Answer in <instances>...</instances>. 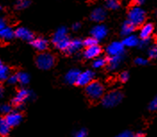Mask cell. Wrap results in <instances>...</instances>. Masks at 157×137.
Listing matches in <instances>:
<instances>
[{
  "instance_id": "23",
  "label": "cell",
  "mask_w": 157,
  "mask_h": 137,
  "mask_svg": "<svg viewBox=\"0 0 157 137\" xmlns=\"http://www.w3.org/2000/svg\"><path fill=\"white\" fill-rule=\"evenodd\" d=\"M10 75V69L8 66L1 65L0 66V82H4V81H7V79Z\"/></svg>"
},
{
  "instance_id": "28",
  "label": "cell",
  "mask_w": 157,
  "mask_h": 137,
  "mask_svg": "<svg viewBox=\"0 0 157 137\" xmlns=\"http://www.w3.org/2000/svg\"><path fill=\"white\" fill-rule=\"evenodd\" d=\"M29 6V0H18L16 2V8L19 10L27 8Z\"/></svg>"
},
{
  "instance_id": "37",
  "label": "cell",
  "mask_w": 157,
  "mask_h": 137,
  "mask_svg": "<svg viewBox=\"0 0 157 137\" xmlns=\"http://www.w3.org/2000/svg\"><path fill=\"white\" fill-rule=\"evenodd\" d=\"M148 43H149V39H141L139 41V47L145 48V47H147V45H148Z\"/></svg>"
},
{
  "instance_id": "9",
  "label": "cell",
  "mask_w": 157,
  "mask_h": 137,
  "mask_svg": "<svg viewBox=\"0 0 157 137\" xmlns=\"http://www.w3.org/2000/svg\"><path fill=\"white\" fill-rule=\"evenodd\" d=\"M6 121L9 125L11 127L18 126L22 120V115L20 113L19 111H12L8 115L6 116Z\"/></svg>"
},
{
  "instance_id": "26",
  "label": "cell",
  "mask_w": 157,
  "mask_h": 137,
  "mask_svg": "<svg viewBox=\"0 0 157 137\" xmlns=\"http://www.w3.org/2000/svg\"><path fill=\"white\" fill-rule=\"evenodd\" d=\"M105 6L108 9L116 10L120 7V1L119 0H106Z\"/></svg>"
},
{
  "instance_id": "3",
  "label": "cell",
  "mask_w": 157,
  "mask_h": 137,
  "mask_svg": "<svg viewBox=\"0 0 157 137\" xmlns=\"http://www.w3.org/2000/svg\"><path fill=\"white\" fill-rule=\"evenodd\" d=\"M86 94L91 100H98L102 99L105 95V88L101 83L98 81H93L91 83H89L88 86H86Z\"/></svg>"
},
{
  "instance_id": "24",
  "label": "cell",
  "mask_w": 157,
  "mask_h": 137,
  "mask_svg": "<svg viewBox=\"0 0 157 137\" xmlns=\"http://www.w3.org/2000/svg\"><path fill=\"white\" fill-rule=\"evenodd\" d=\"M18 75V81L21 85H26L29 82V75L27 73L24 72H20L17 74Z\"/></svg>"
},
{
  "instance_id": "6",
  "label": "cell",
  "mask_w": 157,
  "mask_h": 137,
  "mask_svg": "<svg viewBox=\"0 0 157 137\" xmlns=\"http://www.w3.org/2000/svg\"><path fill=\"white\" fill-rule=\"evenodd\" d=\"M30 97H31L30 91L24 88L20 89L17 91V93L15 94L13 99V103L16 107H21L24 104V102L29 99Z\"/></svg>"
},
{
  "instance_id": "34",
  "label": "cell",
  "mask_w": 157,
  "mask_h": 137,
  "mask_svg": "<svg viewBox=\"0 0 157 137\" xmlns=\"http://www.w3.org/2000/svg\"><path fill=\"white\" fill-rule=\"evenodd\" d=\"M149 109L150 110H157V97L155 98L149 104Z\"/></svg>"
},
{
  "instance_id": "5",
  "label": "cell",
  "mask_w": 157,
  "mask_h": 137,
  "mask_svg": "<svg viewBox=\"0 0 157 137\" xmlns=\"http://www.w3.org/2000/svg\"><path fill=\"white\" fill-rule=\"evenodd\" d=\"M56 63L55 57L48 52H42L38 55L36 58V64L39 69L42 70H48L54 66Z\"/></svg>"
},
{
  "instance_id": "40",
  "label": "cell",
  "mask_w": 157,
  "mask_h": 137,
  "mask_svg": "<svg viewBox=\"0 0 157 137\" xmlns=\"http://www.w3.org/2000/svg\"><path fill=\"white\" fill-rule=\"evenodd\" d=\"M133 1H134V2L137 4V6H138V5H141V4H143V3H144L146 0H133Z\"/></svg>"
},
{
  "instance_id": "22",
  "label": "cell",
  "mask_w": 157,
  "mask_h": 137,
  "mask_svg": "<svg viewBox=\"0 0 157 137\" xmlns=\"http://www.w3.org/2000/svg\"><path fill=\"white\" fill-rule=\"evenodd\" d=\"M11 127L7 124L5 118H0V135L1 136H7L10 133Z\"/></svg>"
},
{
  "instance_id": "31",
  "label": "cell",
  "mask_w": 157,
  "mask_h": 137,
  "mask_svg": "<svg viewBox=\"0 0 157 137\" xmlns=\"http://www.w3.org/2000/svg\"><path fill=\"white\" fill-rule=\"evenodd\" d=\"M7 82H8L9 84H16L17 83H19L17 74L16 75H11L8 77V79H7Z\"/></svg>"
},
{
  "instance_id": "33",
  "label": "cell",
  "mask_w": 157,
  "mask_h": 137,
  "mask_svg": "<svg viewBox=\"0 0 157 137\" xmlns=\"http://www.w3.org/2000/svg\"><path fill=\"white\" fill-rule=\"evenodd\" d=\"M129 78V75L128 72H122L121 75H120V80L122 82V83H126L128 80Z\"/></svg>"
},
{
  "instance_id": "42",
  "label": "cell",
  "mask_w": 157,
  "mask_h": 137,
  "mask_svg": "<svg viewBox=\"0 0 157 137\" xmlns=\"http://www.w3.org/2000/svg\"><path fill=\"white\" fill-rule=\"evenodd\" d=\"M3 94H4V90H3V87L0 85V99L2 98Z\"/></svg>"
},
{
  "instance_id": "2",
  "label": "cell",
  "mask_w": 157,
  "mask_h": 137,
  "mask_svg": "<svg viewBox=\"0 0 157 137\" xmlns=\"http://www.w3.org/2000/svg\"><path fill=\"white\" fill-rule=\"evenodd\" d=\"M146 20V12L139 6H131L128 13V21L130 22L135 27L140 26Z\"/></svg>"
},
{
  "instance_id": "13",
  "label": "cell",
  "mask_w": 157,
  "mask_h": 137,
  "mask_svg": "<svg viewBox=\"0 0 157 137\" xmlns=\"http://www.w3.org/2000/svg\"><path fill=\"white\" fill-rule=\"evenodd\" d=\"M102 52V49L99 45H95L92 47H88L84 51V57L87 59H96L99 57Z\"/></svg>"
},
{
  "instance_id": "35",
  "label": "cell",
  "mask_w": 157,
  "mask_h": 137,
  "mask_svg": "<svg viewBox=\"0 0 157 137\" xmlns=\"http://www.w3.org/2000/svg\"><path fill=\"white\" fill-rule=\"evenodd\" d=\"M135 63L138 65V66H145L147 64V59L143 58H137L136 60H135Z\"/></svg>"
},
{
  "instance_id": "43",
  "label": "cell",
  "mask_w": 157,
  "mask_h": 137,
  "mask_svg": "<svg viewBox=\"0 0 157 137\" xmlns=\"http://www.w3.org/2000/svg\"><path fill=\"white\" fill-rule=\"evenodd\" d=\"M1 10H2V7H1V6H0V11H1Z\"/></svg>"
},
{
  "instance_id": "11",
  "label": "cell",
  "mask_w": 157,
  "mask_h": 137,
  "mask_svg": "<svg viewBox=\"0 0 157 137\" xmlns=\"http://www.w3.org/2000/svg\"><path fill=\"white\" fill-rule=\"evenodd\" d=\"M107 28L103 24H98L95 27H93V29L91 30L92 37H94L98 41L105 39L106 37V35H107Z\"/></svg>"
},
{
  "instance_id": "44",
  "label": "cell",
  "mask_w": 157,
  "mask_h": 137,
  "mask_svg": "<svg viewBox=\"0 0 157 137\" xmlns=\"http://www.w3.org/2000/svg\"><path fill=\"white\" fill-rule=\"evenodd\" d=\"M1 65H2V63H1V62H0V66H1Z\"/></svg>"
},
{
  "instance_id": "30",
  "label": "cell",
  "mask_w": 157,
  "mask_h": 137,
  "mask_svg": "<svg viewBox=\"0 0 157 137\" xmlns=\"http://www.w3.org/2000/svg\"><path fill=\"white\" fill-rule=\"evenodd\" d=\"M12 107L8 105V104H3L0 106V112L4 115H8L10 112H12Z\"/></svg>"
},
{
  "instance_id": "10",
  "label": "cell",
  "mask_w": 157,
  "mask_h": 137,
  "mask_svg": "<svg viewBox=\"0 0 157 137\" xmlns=\"http://www.w3.org/2000/svg\"><path fill=\"white\" fill-rule=\"evenodd\" d=\"M14 32H15V37H17L20 39H22L25 41H30V42L34 39L33 33L25 27H19L14 30Z\"/></svg>"
},
{
  "instance_id": "8",
  "label": "cell",
  "mask_w": 157,
  "mask_h": 137,
  "mask_svg": "<svg viewBox=\"0 0 157 137\" xmlns=\"http://www.w3.org/2000/svg\"><path fill=\"white\" fill-rule=\"evenodd\" d=\"M95 76V74L91 70H86L82 73H80L78 76L77 85L78 86H88L89 83L93 82V79Z\"/></svg>"
},
{
  "instance_id": "15",
  "label": "cell",
  "mask_w": 157,
  "mask_h": 137,
  "mask_svg": "<svg viewBox=\"0 0 157 137\" xmlns=\"http://www.w3.org/2000/svg\"><path fill=\"white\" fill-rule=\"evenodd\" d=\"M79 75H80V72L78 69H71L65 75L64 80L69 84H77Z\"/></svg>"
},
{
  "instance_id": "27",
  "label": "cell",
  "mask_w": 157,
  "mask_h": 137,
  "mask_svg": "<svg viewBox=\"0 0 157 137\" xmlns=\"http://www.w3.org/2000/svg\"><path fill=\"white\" fill-rule=\"evenodd\" d=\"M83 44H84V46L85 47H92V46H95V45H98V40L95 39L94 37H88L87 39H85L84 41H83Z\"/></svg>"
},
{
  "instance_id": "38",
  "label": "cell",
  "mask_w": 157,
  "mask_h": 137,
  "mask_svg": "<svg viewBox=\"0 0 157 137\" xmlns=\"http://www.w3.org/2000/svg\"><path fill=\"white\" fill-rule=\"evenodd\" d=\"M6 21L4 18H2V17H0V30H3L4 28H6Z\"/></svg>"
},
{
  "instance_id": "12",
  "label": "cell",
  "mask_w": 157,
  "mask_h": 137,
  "mask_svg": "<svg viewBox=\"0 0 157 137\" xmlns=\"http://www.w3.org/2000/svg\"><path fill=\"white\" fill-rule=\"evenodd\" d=\"M31 45L36 50L42 53V52H45L48 48V41L42 37L34 38V39L31 41Z\"/></svg>"
},
{
  "instance_id": "14",
  "label": "cell",
  "mask_w": 157,
  "mask_h": 137,
  "mask_svg": "<svg viewBox=\"0 0 157 137\" xmlns=\"http://www.w3.org/2000/svg\"><path fill=\"white\" fill-rule=\"evenodd\" d=\"M90 18L92 21L97 22H103L106 18V11L102 7H98L92 11L90 14Z\"/></svg>"
},
{
  "instance_id": "19",
  "label": "cell",
  "mask_w": 157,
  "mask_h": 137,
  "mask_svg": "<svg viewBox=\"0 0 157 137\" xmlns=\"http://www.w3.org/2000/svg\"><path fill=\"white\" fill-rule=\"evenodd\" d=\"M136 27L128 21H126L122 26H121V34L122 36H125V37H128L129 35H132L133 31L135 30Z\"/></svg>"
},
{
  "instance_id": "39",
  "label": "cell",
  "mask_w": 157,
  "mask_h": 137,
  "mask_svg": "<svg viewBox=\"0 0 157 137\" xmlns=\"http://www.w3.org/2000/svg\"><path fill=\"white\" fill-rule=\"evenodd\" d=\"M79 28H80V23H78V22H76L72 25L73 30H79Z\"/></svg>"
},
{
  "instance_id": "7",
  "label": "cell",
  "mask_w": 157,
  "mask_h": 137,
  "mask_svg": "<svg viewBox=\"0 0 157 137\" xmlns=\"http://www.w3.org/2000/svg\"><path fill=\"white\" fill-rule=\"evenodd\" d=\"M106 53L109 55V57L123 56L124 45L122 44V42H119V41L112 42L106 48Z\"/></svg>"
},
{
  "instance_id": "1",
  "label": "cell",
  "mask_w": 157,
  "mask_h": 137,
  "mask_svg": "<svg viewBox=\"0 0 157 137\" xmlns=\"http://www.w3.org/2000/svg\"><path fill=\"white\" fill-rule=\"evenodd\" d=\"M52 42L56 49L65 52L71 42V39L68 37L67 29L65 27H60L56 30V31L53 35Z\"/></svg>"
},
{
  "instance_id": "32",
  "label": "cell",
  "mask_w": 157,
  "mask_h": 137,
  "mask_svg": "<svg viewBox=\"0 0 157 137\" xmlns=\"http://www.w3.org/2000/svg\"><path fill=\"white\" fill-rule=\"evenodd\" d=\"M87 135H88L87 131L85 129H80L74 134L73 137H87Z\"/></svg>"
},
{
  "instance_id": "17",
  "label": "cell",
  "mask_w": 157,
  "mask_h": 137,
  "mask_svg": "<svg viewBox=\"0 0 157 137\" xmlns=\"http://www.w3.org/2000/svg\"><path fill=\"white\" fill-rule=\"evenodd\" d=\"M83 45H84V44H83V41H81L80 39H72V40H71L68 49H67V50H66L65 52L68 53V54L76 53L77 51H78L79 49L82 48Z\"/></svg>"
},
{
  "instance_id": "20",
  "label": "cell",
  "mask_w": 157,
  "mask_h": 137,
  "mask_svg": "<svg viewBox=\"0 0 157 137\" xmlns=\"http://www.w3.org/2000/svg\"><path fill=\"white\" fill-rule=\"evenodd\" d=\"M14 36H15V32L11 27L6 26V28L0 30V39L3 40H6V41L11 40Z\"/></svg>"
},
{
  "instance_id": "25",
  "label": "cell",
  "mask_w": 157,
  "mask_h": 137,
  "mask_svg": "<svg viewBox=\"0 0 157 137\" xmlns=\"http://www.w3.org/2000/svg\"><path fill=\"white\" fill-rule=\"evenodd\" d=\"M106 65H107V59L104 58H98L93 62V67L97 69L102 68V67L105 66Z\"/></svg>"
},
{
  "instance_id": "21",
  "label": "cell",
  "mask_w": 157,
  "mask_h": 137,
  "mask_svg": "<svg viewBox=\"0 0 157 137\" xmlns=\"http://www.w3.org/2000/svg\"><path fill=\"white\" fill-rule=\"evenodd\" d=\"M122 44L124 45V47H128V48H133L136 47L137 45H139V40L138 38L135 35H129L128 37H125Z\"/></svg>"
},
{
  "instance_id": "4",
  "label": "cell",
  "mask_w": 157,
  "mask_h": 137,
  "mask_svg": "<svg viewBox=\"0 0 157 137\" xmlns=\"http://www.w3.org/2000/svg\"><path fill=\"white\" fill-rule=\"evenodd\" d=\"M122 98L123 95L120 91H113L104 95L102 98V104L105 108H113L121 103Z\"/></svg>"
},
{
  "instance_id": "16",
  "label": "cell",
  "mask_w": 157,
  "mask_h": 137,
  "mask_svg": "<svg viewBox=\"0 0 157 137\" xmlns=\"http://www.w3.org/2000/svg\"><path fill=\"white\" fill-rule=\"evenodd\" d=\"M154 31V25L152 23H146L144 24L139 31V36L141 39H149L150 36Z\"/></svg>"
},
{
  "instance_id": "41",
  "label": "cell",
  "mask_w": 157,
  "mask_h": 137,
  "mask_svg": "<svg viewBox=\"0 0 157 137\" xmlns=\"http://www.w3.org/2000/svg\"><path fill=\"white\" fill-rule=\"evenodd\" d=\"M133 137H145V135L142 134V133H137L136 135H134Z\"/></svg>"
},
{
  "instance_id": "29",
  "label": "cell",
  "mask_w": 157,
  "mask_h": 137,
  "mask_svg": "<svg viewBox=\"0 0 157 137\" xmlns=\"http://www.w3.org/2000/svg\"><path fill=\"white\" fill-rule=\"evenodd\" d=\"M148 56L150 58H157V43L153 45L148 50Z\"/></svg>"
},
{
  "instance_id": "36",
  "label": "cell",
  "mask_w": 157,
  "mask_h": 137,
  "mask_svg": "<svg viewBox=\"0 0 157 137\" xmlns=\"http://www.w3.org/2000/svg\"><path fill=\"white\" fill-rule=\"evenodd\" d=\"M133 134L129 131H124L121 134H119L118 135H116L115 137H133Z\"/></svg>"
},
{
  "instance_id": "18",
  "label": "cell",
  "mask_w": 157,
  "mask_h": 137,
  "mask_svg": "<svg viewBox=\"0 0 157 137\" xmlns=\"http://www.w3.org/2000/svg\"><path fill=\"white\" fill-rule=\"evenodd\" d=\"M123 56H116V57H110L107 60V66L109 70H116L120 66L122 62Z\"/></svg>"
}]
</instances>
